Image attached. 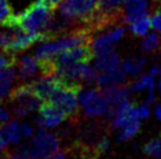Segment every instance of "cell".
Returning <instances> with one entry per match:
<instances>
[{"instance_id": "obj_1", "label": "cell", "mask_w": 161, "mask_h": 159, "mask_svg": "<svg viewBox=\"0 0 161 159\" xmlns=\"http://www.w3.org/2000/svg\"><path fill=\"white\" fill-rule=\"evenodd\" d=\"M107 123L101 119L97 121H79L76 126L74 141L71 145V151L84 159H99L98 145L103 138L107 136L109 130Z\"/></svg>"}, {"instance_id": "obj_2", "label": "cell", "mask_w": 161, "mask_h": 159, "mask_svg": "<svg viewBox=\"0 0 161 159\" xmlns=\"http://www.w3.org/2000/svg\"><path fill=\"white\" fill-rule=\"evenodd\" d=\"M91 40H92V34L88 27L84 23L74 29H71L59 35L58 39L49 40L46 44H41L40 47L36 48V58L38 60L54 59L58 54L63 53L72 47L90 44Z\"/></svg>"}, {"instance_id": "obj_3", "label": "cell", "mask_w": 161, "mask_h": 159, "mask_svg": "<svg viewBox=\"0 0 161 159\" xmlns=\"http://www.w3.org/2000/svg\"><path fill=\"white\" fill-rule=\"evenodd\" d=\"M53 12V9L49 8L42 0H36L30 5L23 13L18 15L14 14L3 27L5 28L20 27L25 32L38 33L44 29Z\"/></svg>"}, {"instance_id": "obj_4", "label": "cell", "mask_w": 161, "mask_h": 159, "mask_svg": "<svg viewBox=\"0 0 161 159\" xmlns=\"http://www.w3.org/2000/svg\"><path fill=\"white\" fill-rule=\"evenodd\" d=\"M63 80V79H61ZM81 90V84L78 82H71L63 80L58 88L53 91L48 101L54 105L61 108L68 117L79 115V104L78 96Z\"/></svg>"}, {"instance_id": "obj_5", "label": "cell", "mask_w": 161, "mask_h": 159, "mask_svg": "<svg viewBox=\"0 0 161 159\" xmlns=\"http://www.w3.org/2000/svg\"><path fill=\"white\" fill-rule=\"evenodd\" d=\"M7 101L13 104V112L18 117H25L40 109L44 101L33 93L30 83L18 85L9 94Z\"/></svg>"}, {"instance_id": "obj_6", "label": "cell", "mask_w": 161, "mask_h": 159, "mask_svg": "<svg viewBox=\"0 0 161 159\" xmlns=\"http://www.w3.org/2000/svg\"><path fill=\"white\" fill-rule=\"evenodd\" d=\"M78 98L82 110V115L87 118H97L107 114L108 102L101 93V90L97 89L80 90Z\"/></svg>"}, {"instance_id": "obj_7", "label": "cell", "mask_w": 161, "mask_h": 159, "mask_svg": "<svg viewBox=\"0 0 161 159\" xmlns=\"http://www.w3.org/2000/svg\"><path fill=\"white\" fill-rule=\"evenodd\" d=\"M99 0H63L59 5V13L87 23L97 13Z\"/></svg>"}, {"instance_id": "obj_8", "label": "cell", "mask_w": 161, "mask_h": 159, "mask_svg": "<svg viewBox=\"0 0 161 159\" xmlns=\"http://www.w3.org/2000/svg\"><path fill=\"white\" fill-rule=\"evenodd\" d=\"M60 149V141L53 133L39 129L31 143V159H51Z\"/></svg>"}, {"instance_id": "obj_9", "label": "cell", "mask_w": 161, "mask_h": 159, "mask_svg": "<svg viewBox=\"0 0 161 159\" xmlns=\"http://www.w3.org/2000/svg\"><path fill=\"white\" fill-rule=\"evenodd\" d=\"M125 35V28L122 26H113L108 28L106 32H103V34L94 38L91 40V48L93 50L95 56H98L100 54L107 53L113 50L115 46L121 39Z\"/></svg>"}, {"instance_id": "obj_10", "label": "cell", "mask_w": 161, "mask_h": 159, "mask_svg": "<svg viewBox=\"0 0 161 159\" xmlns=\"http://www.w3.org/2000/svg\"><path fill=\"white\" fill-rule=\"evenodd\" d=\"M93 58L94 53L91 48L90 44H86L72 47V48L65 50L63 53L58 54L57 59H53V61L57 69H59V68H64V67L76 63V62L88 63Z\"/></svg>"}, {"instance_id": "obj_11", "label": "cell", "mask_w": 161, "mask_h": 159, "mask_svg": "<svg viewBox=\"0 0 161 159\" xmlns=\"http://www.w3.org/2000/svg\"><path fill=\"white\" fill-rule=\"evenodd\" d=\"M101 93L106 97L108 102L107 117L109 121H112L115 116L118 110L120 109L122 104H125L130 98V89L126 85H113V87H106L101 89Z\"/></svg>"}, {"instance_id": "obj_12", "label": "cell", "mask_w": 161, "mask_h": 159, "mask_svg": "<svg viewBox=\"0 0 161 159\" xmlns=\"http://www.w3.org/2000/svg\"><path fill=\"white\" fill-rule=\"evenodd\" d=\"M39 110H40V115L34 118L36 125L39 129L57 126L68 117L67 114L61 108L54 105L49 101L42 103Z\"/></svg>"}, {"instance_id": "obj_13", "label": "cell", "mask_w": 161, "mask_h": 159, "mask_svg": "<svg viewBox=\"0 0 161 159\" xmlns=\"http://www.w3.org/2000/svg\"><path fill=\"white\" fill-rule=\"evenodd\" d=\"M63 80L60 79L57 74L53 75H42L40 79L33 81L30 83L33 93L38 97H40L42 101H48L53 91L58 88Z\"/></svg>"}, {"instance_id": "obj_14", "label": "cell", "mask_w": 161, "mask_h": 159, "mask_svg": "<svg viewBox=\"0 0 161 159\" xmlns=\"http://www.w3.org/2000/svg\"><path fill=\"white\" fill-rule=\"evenodd\" d=\"M21 137L19 123L13 119L5 123L0 128V151L6 150V146L8 144H18Z\"/></svg>"}, {"instance_id": "obj_15", "label": "cell", "mask_w": 161, "mask_h": 159, "mask_svg": "<svg viewBox=\"0 0 161 159\" xmlns=\"http://www.w3.org/2000/svg\"><path fill=\"white\" fill-rule=\"evenodd\" d=\"M39 71H40V66H39V61L36 58L28 55V56L21 58L18 61V75L17 76L21 81H28L36 77Z\"/></svg>"}, {"instance_id": "obj_16", "label": "cell", "mask_w": 161, "mask_h": 159, "mask_svg": "<svg viewBox=\"0 0 161 159\" xmlns=\"http://www.w3.org/2000/svg\"><path fill=\"white\" fill-rule=\"evenodd\" d=\"M126 82L125 71L121 69H115L112 71H103V74L98 75L97 84L99 88H106L113 85H121Z\"/></svg>"}, {"instance_id": "obj_17", "label": "cell", "mask_w": 161, "mask_h": 159, "mask_svg": "<svg viewBox=\"0 0 161 159\" xmlns=\"http://www.w3.org/2000/svg\"><path fill=\"white\" fill-rule=\"evenodd\" d=\"M120 59L119 55L113 50L107 53L100 54L95 60V68L100 71H112L119 68Z\"/></svg>"}, {"instance_id": "obj_18", "label": "cell", "mask_w": 161, "mask_h": 159, "mask_svg": "<svg viewBox=\"0 0 161 159\" xmlns=\"http://www.w3.org/2000/svg\"><path fill=\"white\" fill-rule=\"evenodd\" d=\"M17 77V73L12 67H7L0 70V100L9 96L12 85Z\"/></svg>"}, {"instance_id": "obj_19", "label": "cell", "mask_w": 161, "mask_h": 159, "mask_svg": "<svg viewBox=\"0 0 161 159\" xmlns=\"http://www.w3.org/2000/svg\"><path fill=\"white\" fill-rule=\"evenodd\" d=\"M147 63V59L143 56H139V58H128L124 60L122 62V68L126 74L132 76L139 75L142 71L143 67Z\"/></svg>"}, {"instance_id": "obj_20", "label": "cell", "mask_w": 161, "mask_h": 159, "mask_svg": "<svg viewBox=\"0 0 161 159\" xmlns=\"http://www.w3.org/2000/svg\"><path fill=\"white\" fill-rule=\"evenodd\" d=\"M161 47V36L158 33H149L141 42V50L146 54L154 53Z\"/></svg>"}, {"instance_id": "obj_21", "label": "cell", "mask_w": 161, "mask_h": 159, "mask_svg": "<svg viewBox=\"0 0 161 159\" xmlns=\"http://www.w3.org/2000/svg\"><path fill=\"white\" fill-rule=\"evenodd\" d=\"M154 84H155V82H154L153 76L142 75L130 84V89L133 93H140L145 89H148V91H154Z\"/></svg>"}, {"instance_id": "obj_22", "label": "cell", "mask_w": 161, "mask_h": 159, "mask_svg": "<svg viewBox=\"0 0 161 159\" xmlns=\"http://www.w3.org/2000/svg\"><path fill=\"white\" fill-rule=\"evenodd\" d=\"M122 131L120 132V135L118 136V141H130V138H133L138 133L139 129H140V121H135V122H130L127 123L125 125L121 126Z\"/></svg>"}, {"instance_id": "obj_23", "label": "cell", "mask_w": 161, "mask_h": 159, "mask_svg": "<svg viewBox=\"0 0 161 159\" xmlns=\"http://www.w3.org/2000/svg\"><path fill=\"white\" fill-rule=\"evenodd\" d=\"M149 26H151V19H149V17L148 18L140 19L138 21L130 23V34L133 36H135V38H142L147 33Z\"/></svg>"}, {"instance_id": "obj_24", "label": "cell", "mask_w": 161, "mask_h": 159, "mask_svg": "<svg viewBox=\"0 0 161 159\" xmlns=\"http://www.w3.org/2000/svg\"><path fill=\"white\" fill-rule=\"evenodd\" d=\"M143 152L149 157L161 159V138H155L146 143L143 145Z\"/></svg>"}, {"instance_id": "obj_25", "label": "cell", "mask_w": 161, "mask_h": 159, "mask_svg": "<svg viewBox=\"0 0 161 159\" xmlns=\"http://www.w3.org/2000/svg\"><path fill=\"white\" fill-rule=\"evenodd\" d=\"M13 15L12 5L7 0H0V26H4Z\"/></svg>"}, {"instance_id": "obj_26", "label": "cell", "mask_w": 161, "mask_h": 159, "mask_svg": "<svg viewBox=\"0 0 161 159\" xmlns=\"http://www.w3.org/2000/svg\"><path fill=\"white\" fill-rule=\"evenodd\" d=\"M149 17V11L147 8L146 9H140V11H134V12H130V13L124 14V18H122V22L124 23H132L140 20L143 18H148Z\"/></svg>"}, {"instance_id": "obj_27", "label": "cell", "mask_w": 161, "mask_h": 159, "mask_svg": "<svg viewBox=\"0 0 161 159\" xmlns=\"http://www.w3.org/2000/svg\"><path fill=\"white\" fill-rule=\"evenodd\" d=\"M98 69L97 68H92L88 64H86L85 68H84V71L81 74L80 80L85 83H93V82H97V79H98Z\"/></svg>"}, {"instance_id": "obj_28", "label": "cell", "mask_w": 161, "mask_h": 159, "mask_svg": "<svg viewBox=\"0 0 161 159\" xmlns=\"http://www.w3.org/2000/svg\"><path fill=\"white\" fill-rule=\"evenodd\" d=\"M12 39H13V34H12L11 29L7 28V31L0 32V50L3 53L8 54V48L11 46Z\"/></svg>"}, {"instance_id": "obj_29", "label": "cell", "mask_w": 161, "mask_h": 159, "mask_svg": "<svg viewBox=\"0 0 161 159\" xmlns=\"http://www.w3.org/2000/svg\"><path fill=\"white\" fill-rule=\"evenodd\" d=\"M8 155L13 159H31V145L20 146L13 152H8Z\"/></svg>"}, {"instance_id": "obj_30", "label": "cell", "mask_w": 161, "mask_h": 159, "mask_svg": "<svg viewBox=\"0 0 161 159\" xmlns=\"http://www.w3.org/2000/svg\"><path fill=\"white\" fill-rule=\"evenodd\" d=\"M15 63H17L15 55L7 53L0 54V70L4 68H7V67H13Z\"/></svg>"}, {"instance_id": "obj_31", "label": "cell", "mask_w": 161, "mask_h": 159, "mask_svg": "<svg viewBox=\"0 0 161 159\" xmlns=\"http://www.w3.org/2000/svg\"><path fill=\"white\" fill-rule=\"evenodd\" d=\"M151 26L161 33V11H155V14L151 18Z\"/></svg>"}, {"instance_id": "obj_32", "label": "cell", "mask_w": 161, "mask_h": 159, "mask_svg": "<svg viewBox=\"0 0 161 159\" xmlns=\"http://www.w3.org/2000/svg\"><path fill=\"white\" fill-rule=\"evenodd\" d=\"M19 128H20V133H21L23 137L28 138L33 135V128H32L31 124L24 122V123H21L20 125H19Z\"/></svg>"}, {"instance_id": "obj_33", "label": "cell", "mask_w": 161, "mask_h": 159, "mask_svg": "<svg viewBox=\"0 0 161 159\" xmlns=\"http://www.w3.org/2000/svg\"><path fill=\"white\" fill-rule=\"evenodd\" d=\"M11 118V114H9V111L5 108L4 105H1V103H0V128L4 125L5 123H7Z\"/></svg>"}, {"instance_id": "obj_34", "label": "cell", "mask_w": 161, "mask_h": 159, "mask_svg": "<svg viewBox=\"0 0 161 159\" xmlns=\"http://www.w3.org/2000/svg\"><path fill=\"white\" fill-rule=\"evenodd\" d=\"M51 159H72V151L69 149L64 150L63 152H58L57 155H54Z\"/></svg>"}, {"instance_id": "obj_35", "label": "cell", "mask_w": 161, "mask_h": 159, "mask_svg": "<svg viewBox=\"0 0 161 159\" xmlns=\"http://www.w3.org/2000/svg\"><path fill=\"white\" fill-rule=\"evenodd\" d=\"M138 111H139V116L141 117V118H148V116H149V108H148V104H142V105H140L138 108Z\"/></svg>"}, {"instance_id": "obj_36", "label": "cell", "mask_w": 161, "mask_h": 159, "mask_svg": "<svg viewBox=\"0 0 161 159\" xmlns=\"http://www.w3.org/2000/svg\"><path fill=\"white\" fill-rule=\"evenodd\" d=\"M159 73H160V69H159V67H158V66H152V67H151V69H149V75H151V76H153V77H154V76H157Z\"/></svg>"}, {"instance_id": "obj_37", "label": "cell", "mask_w": 161, "mask_h": 159, "mask_svg": "<svg viewBox=\"0 0 161 159\" xmlns=\"http://www.w3.org/2000/svg\"><path fill=\"white\" fill-rule=\"evenodd\" d=\"M155 116H157V118L159 121H161V104L160 103H158L157 105H155Z\"/></svg>"}, {"instance_id": "obj_38", "label": "cell", "mask_w": 161, "mask_h": 159, "mask_svg": "<svg viewBox=\"0 0 161 159\" xmlns=\"http://www.w3.org/2000/svg\"><path fill=\"white\" fill-rule=\"evenodd\" d=\"M153 6L155 11H161V0H153Z\"/></svg>"}, {"instance_id": "obj_39", "label": "cell", "mask_w": 161, "mask_h": 159, "mask_svg": "<svg viewBox=\"0 0 161 159\" xmlns=\"http://www.w3.org/2000/svg\"><path fill=\"white\" fill-rule=\"evenodd\" d=\"M159 91H160V94H161V81L159 82Z\"/></svg>"}, {"instance_id": "obj_40", "label": "cell", "mask_w": 161, "mask_h": 159, "mask_svg": "<svg viewBox=\"0 0 161 159\" xmlns=\"http://www.w3.org/2000/svg\"><path fill=\"white\" fill-rule=\"evenodd\" d=\"M42 1H44V3H45V1H47V0H42Z\"/></svg>"}, {"instance_id": "obj_41", "label": "cell", "mask_w": 161, "mask_h": 159, "mask_svg": "<svg viewBox=\"0 0 161 159\" xmlns=\"http://www.w3.org/2000/svg\"><path fill=\"white\" fill-rule=\"evenodd\" d=\"M159 74H160V76H161V70H160V73H159Z\"/></svg>"}, {"instance_id": "obj_42", "label": "cell", "mask_w": 161, "mask_h": 159, "mask_svg": "<svg viewBox=\"0 0 161 159\" xmlns=\"http://www.w3.org/2000/svg\"><path fill=\"white\" fill-rule=\"evenodd\" d=\"M0 159H1V157H0Z\"/></svg>"}, {"instance_id": "obj_43", "label": "cell", "mask_w": 161, "mask_h": 159, "mask_svg": "<svg viewBox=\"0 0 161 159\" xmlns=\"http://www.w3.org/2000/svg\"><path fill=\"white\" fill-rule=\"evenodd\" d=\"M160 49H161V47H160Z\"/></svg>"}]
</instances>
